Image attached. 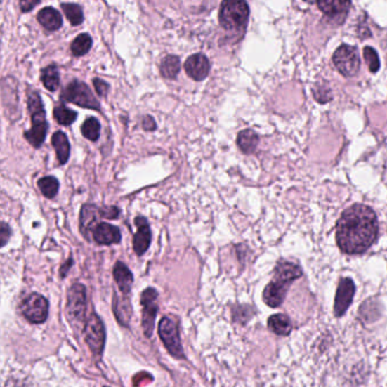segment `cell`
<instances>
[{
	"instance_id": "cell-31",
	"label": "cell",
	"mask_w": 387,
	"mask_h": 387,
	"mask_svg": "<svg viewBox=\"0 0 387 387\" xmlns=\"http://www.w3.org/2000/svg\"><path fill=\"white\" fill-rule=\"evenodd\" d=\"M99 215L103 218L116 219L119 218V215H121V210H119V208L114 207V206H112V207L100 208L99 209Z\"/></svg>"
},
{
	"instance_id": "cell-7",
	"label": "cell",
	"mask_w": 387,
	"mask_h": 387,
	"mask_svg": "<svg viewBox=\"0 0 387 387\" xmlns=\"http://www.w3.org/2000/svg\"><path fill=\"white\" fill-rule=\"evenodd\" d=\"M158 333H159L160 339L163 341L164 346H166V349L169 350V353L178 359H183V346L181 343L178 326L175 320H171L169 317H164L158 326Z\"/></svg>"
},
{
	"instance_id": "cell-28",
	"label": "cell",
	"mask_w": 387,
	"mask_h": 387,
	"mask_svg": "<svg viewBox=\"0 0 387 387\" xmlns=\"http://www.w3.org/2000/svg\"><path fill=\"white\" fill-rule=\"evenodd\" d=\"M38 186L42 195L48 199L55 198L60 190L58 180L53 176H45V178H40L38 181Z\"/></svg>"
},
{
	"instance_id": "cell-15",
	"label": "cell",
	"mask_w": 387,
	"mask_h": 387,
	"mask_svg": "<svg viewBox=\"0 0 387 387\" xmlns=\"http://www.w3.org/2000/svg\"><path fill=\"white\" fill-rule=\"evenodd\" d=\"M92 237L98 244L110 246L121 242L122 235L119 228L108 223H99L92 230Z\"/></svg>"
},
{
	"instance_id": "cell-3",
	"label": "cell",
	"mask_w": 387,
	"mask_h": 387,
	"mask_svg": "<svg viewBox=\"0 0 387 387\" xmlns=\"http://www.w3.org/2000/svg\"><path fill=\"white\" fill-rule=\"evenodd\" d=\"M27 107L31 115V130L24 132V138L33 148H40L47 136L48 123L46 119V110L42 104L41 97L36 90L29 88L27 91Z\"/></svg>"
},
{
	"instance_id": "cell-18",
	"label": "cell",
	"mask_w": 387,
	"mask_h": 387,
	"mask_svg": "<svg viewBox=\"0 0 387 387\" xmlns=\"http://www.w3.org/2000/svg\"><path fill=\"white\" fill-rule=\"evenodd\" d=\"M268 328L278 336H287L293 329L292 322L284 313L273 315L268 318Z\"/></svg>"
},
{
	"instance_id": "cell-6",
	"label": "cell",
	"mask_w": 387,
	"mask_h": 387,
	"mask_svg": "<svg viewBox=\"0 0 387 387\" xmlns=\"http://www.w3.org/2000/svg\"><path fill=\"white\" fill-rule=\"evenodd\" d=\"M333 63L343 77H355L360 70L358 49L352 46L342 45L337 48L333 55Z\"/></svg>"
},
{
	"instance_id": "cell-27",
	"label": "cell",
	"mask_w": 387,
	"mask_h": 387,
	"mask_svg": "<svg viewBox=\"0 0 387 387\" xmlns=\"http://www.w3.org/2000/svg\"><path fill=\"white\" fill-rule=\"evenodd\" d=\"M53 117H55L58 124L70 126L77 119V112L70 110L64 105H60V106L53 108Z\"/></svg>"
},
{
	"instance_id": "cell-13",
	"label": "cell",
	"mask_w": 387,
	"mask_h": 387,
	"mask_svg": "<svg viewBox=\"0 0 387 387\" xmlns=\"http://www.w3.org/2000/svg\"><path fill=\"white\" fill-rule=\"evenodd\" d=\"M186 74L195 81H202L208 77L210 63L204 53H195L184 63Z\"/></svg>"
},
{
	"instance_id": "cell-16",
	"label": "cell",
	"mask_w": 387,
	"mask_h": 387,
	"mask_svg": "<svg viewBox=\"0 0 387 387\" xmlns=\"http://www.w3.org/2000/svg\"><path fill=\"white\" fill-rule=\"evenodd\" d=\"M37 20L48 31L60 30L63 25L62 15L53 7H45V8H42L38 13Z\"/></svg>"
},
{
	"instance_id": "cell-14",
	"label": "cell",
	"mask_w": 387,
	"mask_h": 387,
	"mask_svg": "<svg viewBox=\"0 0 387 387\" xmlns=\"http://www.w3.org/2000/svg\"><path fill=\"white\" fill-rule=\"evenodd\" d=\"M136 226H138V232L134 234L133 237V250L138 256L145 254L150 247L151 243V230L149 226V223L145 217H136Z\"/></svg>"
},
{
	"instance_id": "cell-20",
	"label": "cell",
	"mask_w": 387,
	"mask_h": 387,
	"mask_svg": "<svg viewBox=\"0 0 387 387\" xmlns=\"http://www.w3.org/2000/svg\"><path fill=\"white\" fill-rule=\"evenodd\" d=\"M352 4L350 1H318L317 6L320 7L326 16L329 18H344L349 12Z\"/></svg>"
},
{
	"instance_id": "cell-24",
	"label": "cell",
	"mask_w": 387,
	"mask_h": 387,
	"mask_svg": "<svg viewBox=\"0 0 387 387\" xmlns=\"http://www.w3.org/2000/svg\"><path fill=\"white\" fill-rule=\"evenodd\" d=\"M41 81L46 89L49 91H56L60 88V71L56 65H49L44 68L41 72Z\"/></svg>"
},
{
	"instance_id": "cell-30",
	"label": "cell",
	"mask_w": 387,
	"mask_h": 387,
	"mask_svg": "<svg viewBox=\"0 0 387 387\" xmlns=\"http://www.w3.org/2000/svg\"><path fill=\"white\" fill-rule=\"evenodd\" d=\"M364 57L367 64L369 65V70L372 73H376L381 68V62H379V53H376L375 49L372 47H365Z\"/></svg>"
},
{
	"instance_id": "cell-34",
	"label": "cell",
	"mask_w": 387,
	"mask_h": 387,
	"mask_svg": "<svg viewBox=\"0 0 387 387\" xmlns=\"http://www.w3.org/2000/svg\"><path fill=\"white\" fill-rule=\"evenodd\" d=\"M142 127L145 131H154L156 130V122L151 117V116H145L142 119Z\"/></svg>"
},
{
	"instance_id": "cell-33",
	"label": "cell",
	"mask_w": 387,
	"mask_h": 387,
	"mask_svg": "<svg viewBox=\"0 0 387 387\" xmlns=\"http://www.w3.org/2000/svg\"><path fill=\"white\" fill-rule=\"evenodd\" d=\"M11 237V228L6 223H1V228H0V241H1V247H5Z\"/></svg>"
},
{
	"instance_id": "cell-35",
	"label": "cell",
	"mask_w": 387,
	"mask_h": 387,
	"mask_svg": "<svg viewBox=\"0 0 387 387\" xmlns=\"http://www.w3.org/2000/svg\"><path fill=\"white\" fill-rule=\"evenodd\" d=\"M40 1H30V0H27V1H20V7H21L22 12L27 13L31 12L37 5H39Z\"/></svg>"
},
{
	"instance_id": "cell-10",
	"label": "cell",
	"mask_w": 387,
	"mask_h": 387,
	"mask_svg": "<svg viewBox=\"0 0 387 387\" xmlns=\"http://www.w3.org/2000/svg\"><path fill=\"white\" fill-rule=\"evenodd\" d=\"M157 298H158V293L152 287H149L141 294L142 327L145 336L150 337L154 333L155 320L158 311Z\"/></svg>"
},
{
	"instance_id": "cell-9",
	"label": "cell",
	"mask_w": 387,
	"mask_h": 387,
	"mask_svg": "<svg viewBox=\"0 0 387 387\" xmlns=\"http://www.w3.org/2000/svg\"><path fill=\"white\" fill-rule=\"evenodd\" d=\"M48 310H49V305H48L47 299L38 293H32L22 302V313L32 324L45 322L48 317Z\"/></svg>"
},
{
	"instance_id": "cell-32",
	"label": "cell",
	"mask_w": 387,
	"mask_h": 387,
	"mask_svg": "<svg viewBox=\"0 0 387 387\" xmlns=\"http://www.w3.org/2000/svg\"><path fill=\"white\" fill-rule=\"evenodd\" d=\"M93 86H95L98 95L101 96V97H106L108 90H110L108 83L105 82L104 80H100V79L93 80Z\"/></svg>"
},
{
	"instance_id": "cell-5",
	"label": "cell",
	"mask_w": 387,
	"mask_h": 387,
	"mask_svg": "<svg viewBox=\"0 0 387 387\" xmlns=\"http://www.w3.org/2000/svg\"><path fill=\"white\" fill-rule=\"evenodd\" d=\"M60 100L71 103L86 110H100L101 106L89 86L80 81H72L60 95Z\"/></svg>"
},
{
	"instance_id": "cell-8",
	"label": "cell",
	"mask_w": 387,
	"mask_h": 387,
	"mask_svg": "<svg viewBox=\"0 0 387 387\" xmlns=\"http://www.w3.org/2000/svg\"><path fill=\"white\" fill-rule=\"evenodd\" d=\"M84 340L86 344L89 346L90 350L93 352L95 355H101L104 350L105 342H106V329H105L104 322H101L100 318L97 315H91L89 320L84 326Z\"/></svg>"
},
{
	"instance_id": "cell-21",
	"label": "cell",
	"mask_w": 387,
	"mask_h": 387,
	"mask_svg": "<svg viewBox=\"0 0 387 387\" xmlns=\"http://www.w3.org/2000/svg\"><path fill=\"white\" fill-rule=\"evenodd\" d=\"M237 145L244 154L250 155L254 152L259 143V136L252 130H243L237 134Z\"/></svg>"
},
{
	"instance_id": "cell-29",
	"label": "cell",
	"mask_w": 387,
	"mask_h": 387,
	"mask_svg": "<svg viewBox=\"0 0 387 387\" xmlns=\"http://www.w3.org/2000/svg\"><path fill=\"white\" fill-rule=\"evenodd\" d=\"M100 123L98 122L97 119L89 117L83 123L81 131L86 139L90 140V141H97L100 136Z\"/></svg>"
},
{
	"instance_id": "cell-36",
	"label": "cell",
	"mask_w": 387,
	"mask_h": 387,
	"mask_svg": "<svg viewBox=\"0 0 387 387\" xmlns=\"http://www.w3.org/2000/svg\"><path fill=\"white\" fill-rule=\"evenodd\" d=\"M104 387H108V386H104Z\"/></svg>"
},
{
	"instance_id": "cell-11",
	"label": "cell",
	"mask_w": 387,
	"mask_h": 387,
	"mask_svg": "<svg viewBox=\"0 0 387 387\" xmlns=\"http://www.w3.org/2000/svg\"><path fill=\"white\" fill-rule=\"evenodd\" d=\"M86 309V287L81 284L72 285L68 291L67 313L72 322H80L84 320Z\"/></svg>"
},
{
	"instance_id": "cell-26",
	"label": "cell",
	"mask_w": 387,
	"mask_h": 387,
	"mask_svg": "<svg viewBox=\"0 0 387 387\" xmlns=\"http://www.w3.org/2000/svg\"><path fill=\"white\" fill-rule=\"evenodd\" d=\"M92 47V38L88 33H82L72 42L71 51L74 56L80 57L89 53Z\"/></svg>"
},
{
	"instance_id": "cell-25",
	"label": "cell",
	"mask_w": 387,
	"mask_h": 387,
	"mask_svg": "<svg viewBox=\"0 0 387 387\" xmlns=\"http://www.w3.org/2000/svg\"><path fill=\"white\" fill-rule=\"evenodd\" d=\"M60 7H62L64 14H65L68 21L73 27L80 25L84 21L82 7L79 6L77 4L63 3Z\"/></svg>"
},
{
	"instance_id": "cell-4",
	"label": "cell",
	"mask_w": 387,
	"mask_h": 387,
	"mask_svg": "<svg viewBox=\"0 0 387 387\" xmlns=\"http://www.w3.org/2000/svg\"><path fill=\"white\" fill-rule=\"evenodd\" d=\"M250 9L246 1L228 0L223 1L219 9V23L228 31L244 30L249 21Z\"/></svg>"
},
{
	"instance_id": "cell-17",
	"label": "cell",
	"mask_w": 387,
	"mask_h": 387,
	"mask_svg": "<svg viewBox=\"0 0 387 387\" xmlns=\"http://www.w3.org/2000/svg\"><path fill=\"white\" fill-rule=\"evenodd\" d=\"M112 275H114V280H115L116 284L119 285V291L122 293L127 294L130 292L131 287L133 284V275H132V273H131L130 269L127 268L125 263H121V261L116 263Z\"/></svg>"
},
{
	"instance_id": "cell-12",
	"label": "cell",
	"mask_w": 387,
	"mask_h": 387,
	"mask_svg": "<svg viewBox=\"0 0 387 387\" xmlns=\"http://www.w3.org/2000/svg\"><path fill=\"white\" fill-rule=\"evenodd\" d=\"M355 293V285L353 280L350 277L341 278L339 287H337L336 296H335V316L342 317L346 313L353 301Z\"/></svg>"
},
{
	"instance_id": "cell-23",
	"label": "cell",
	"mask_w": 387,
	"mask_h": 387,
	"mask_svg": "<svg viewBox=\"0 0 387 387\" xmlns=\"http://www.w3.org/2000/svg\"><path fill=\"white\" fill-rule=\"evenodd\" d=\"M114 311H115L116 318L121 322L122 325H129L131 316H132V309H131L129 299H121L115 296V299H114Z\"/></svg>"
},
{
	"instance_id": "cell-22",
	"label": "cell",
	"mask_w": 387,
	"mask_h": 387,
	"mask_svg": "<svg viewBox=\"0 0 387 387\" xmlns=\"http://www.w3.org/2000/svg\"><path fill=\"white\" fill-rule=\"evenodd\" d=\"M181 71V60L178 56L169 55L160 63V74L167 80H174Z\"/></svg>"
},
{
	"instance_id": "cell-19",
	"label": "cell",
	"mask_w": 387,
	"mask_h": 387,
	"mask_svg": "<svg viewBox=\"0 0 387 387\" xmlns=\"http://www.w3.org/2000/svg\"><path fill=\"white\" fill-rule=\"evenodd\" d=\"M51 143H53V148L56 150L58 162L62 165H65L70 159V154H71V145H70L67 136L65 133L58 131L56 133H53V138H51Z\"/></svg>"
},
{
	"instance_id": "cell-2",
	"label": "cell",
	"mask_w": 387,
	"mask_h": 387,
	"mask_svg": "<svg viewBox=\"0 0 387 387\" xmlns=\"http://www.w3.org/2000/svg\"><path fill=\"white\" fill-rule=\"evenodd\" d=\"M301 267L291 261H281L276 265L272 281L267 284L263 293L265 303L270 308L281 307L291 284L302 277Z\"/></svg>"
},
{
	"instance_id": "cell-1",
	"label": "cell",
	"mask_w": 387,
	"mask_h": 387,
	"mask_svg": "<svg viewBox=\"0 0 387 387\" xmlns=\"http://www.w3.org/2000/svg\"><path fill=\"white\" fill-rule=\"evenodd\" d=\"M379 237V219L366 204H353L343 211L336 224V243L343 254H362Z\"/></svg>"
}]
</instances>
